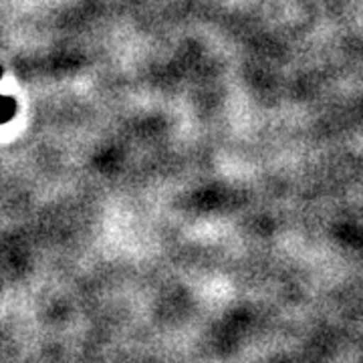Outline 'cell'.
Listing matches in <instances>:
<instances>
[{
	"instance_id": "obj_1",
	"label": "cell",
	"mask_w": 363,
	"mask_h": 363,
	"mask_svg": "<svg viewBox=\"0 0 363 363\" xmlns=\"http://www.w3.org/2000/svg\"><path fill=\"white\" fill-rule=\"evenodd\" d=\"M0 77H2V67H0ZM14 113H16V101L13 97L0 95V125L9 123L14 117Z\"/></svg>"
}]
</instances>
